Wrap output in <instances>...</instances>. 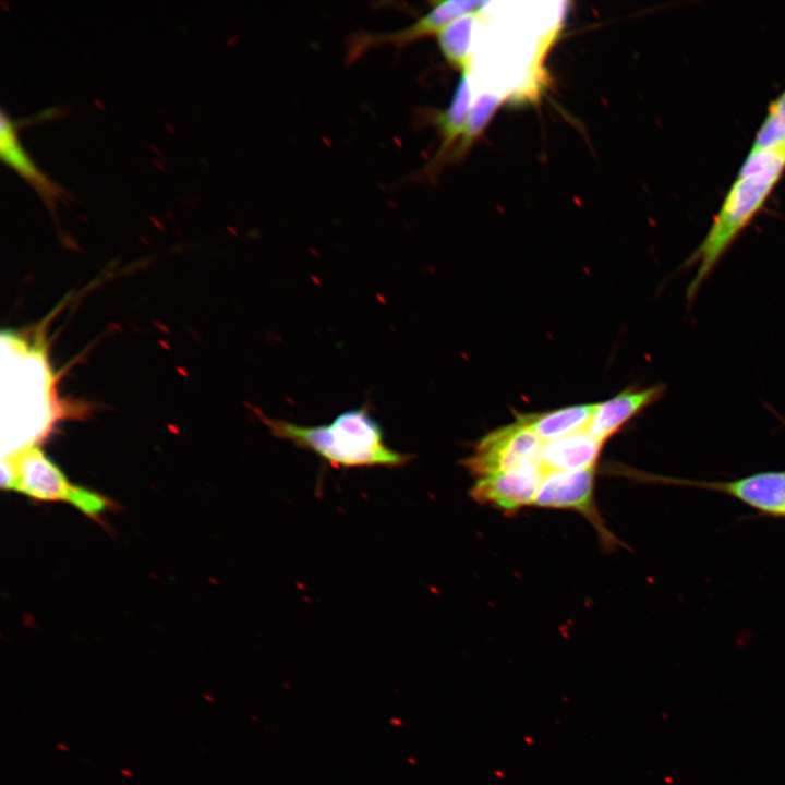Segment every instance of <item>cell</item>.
<instances>
[{
  "mask_svg": "<svg viewBox=\"0 0 785 785\" xmlns=\"http://www.w3.org/2000/svg\"><path fill=\"white\" fill-rule=\"evenodd\" d=\"M785 170V143L750 149L713 221L686 265H697L688 286L691 301L741 231L760 212Z\"/></svg>",
  "mask_w": 785,
  "mask_h": 785,
  "instance_id": "6da1fadb",
  "label": "cell"
},
{
  "mask_svg": "<svg viewBox=\"0 0 785 785\" xmlns=\"http://www.w3.org/2000/svg\"><path fill=\"white\" fill-rule=\"evenodd\" d=\"M1 420L2 447L12 457L34 447L53 414L51 374L41 350L3 333Z\"/></svg>",
  "mask_w": 785,
  "mask_h": 785,
  "instance_id": "7a4b0ae2",
  "label": "cell"
},
{
  "mask_svg": "<svg viewBox=\"0 0 785 785\" xmlns=\"http://www.w3.org/2000/svg\"><path fill=\"white\" fill-rule=\"evenodd\" d=\"M254 412L273 436L314 452L334 468H399L412 459L387 446L369 403L338 414L329 424L313 426L269 418L259 409Z\"/></svg>",
  "mask_w": 785,
  "mask_h": 785,
  "instance_id": "3957f363",
  "label": "cell"
},
{
  "mask_svg": "<svg viewBox=\"0 0 785 785\" xmlns=\"http://www.w3.org/2000/svg\"><path fill=\"white\" fill-rule=\"evenodd\" d=\"M2 487L38 502H63L98 520L111 508L105 496L72 484L37 446L2 460Z\"/></svg>",
  "mask_w": 785,
  "mask_h": 785,
  "instance_id": "277c9868",
  "label": "cell"
},
{
  "mask_svg": "<svg viewBox=\"0 0 785 785\" xmlns=\"http://www.w3.org/2000/svg\"><path fill=\"white\" fill-rule=\"evenodd\" d=\"M542 446V439L520 416L482 437L462 464L478 479L488 476L538 460Z\"/></svg>",
  "mask_w": 785,
  "mask_h": 785,
  "instance_id": "5b68a950",
  "label": "cell"
},
{
  "mask_svg": "<svg viewBox=\"0 0 785 785\" xmlns=\"http://www.w3.org/2000/svg\"><path fill=\"white\" fill-rule=\"evenodd\" d=\"M432 8L410 25L390 33L359 32L349 37L346 61L351 63L367 51L382 46L403 48L413 41L434 36L457 19L480 13L486 1H433Z\"/></svg>",
  "mask_w": 785,
  "mask_h": 785,
  "instance_id": "8992f818",
  "label": "cell"
},
{
  "mask_svg": "<svg viewBox=\"0 0 785 785\" xmlns=\"http://www.w3.org/2000/svg\"><path fill=\"white\" fill-rule=\"evenodd\" d=\"M595 469L575 471H545L533 506L573 510L584 516L595 528L604 544L617 543L608 530L594 503Z\"/></svg>",
  "mask_w": 785,
  "mask_h": 785,
  "instance_id": "52a82bcc",
  "label": "cell"
},
{
  "mask_svg": "<svg viewBox=\"0 0 785 785\" xmlns=\"http://www.w3.org/2000/svg\"><path fill=\"white\" fill-rule=\"evenodd\" d=\"M545 470L539 460L512 470L476 479L470 496L482 505H488L512 514L533 505Z\"/></svg>",
  "mask_w": 785,
  "mask_h": 785,
  "instance_id": "ba28073f",
  "label": "cell"
},
{
  "mask_svg": "<svg viewBox=\"0 0 785 785\" xmlns=\"http://www.w3.org/2000/svg\"><path fill=\"white\" fill-rule=\"evenodd\" d=\"M664 482L723 493L761 515L785 518V470L758 472L730 481L665 479Z\"/></svg>",
  "mask_w": 785,
  "mask_h": 785,
  "instance_id": "9c48e42d",
  "label": "cell"
},
{
  "mask_svg": "<svg viewBox=\"0 0 785 785\" xmlns=\"http://www.w3.org/2000/svg\"><path fill=\"white\" fill-rule=\"evenodd\" d=\"M0 155L1 159L14 169L41 197L50 210H55L58 200H65L67 192L39 170L21 145L17 136L24 121L13 120L2 109L0 116Z\"/></svg>",
  "mask_w": 785,
  "mask_h": 785,
  "instance_id": "30bf717a",
  "label": "cell"
},
{
  "mask_svg": "<svg viewBox=\"0 0 785 785\" xmlns=\"http://www.w3.org/2000/svg\"><path fill=\"white\" fill-rule=\"evenodd\" d=\"M664 386L655 385L644 389L626 390L602 403H596L587 432L594 439L604 443L628 421L655 402L663 394Z\"/></svg>",
  "mask_w": 785,
  "mask_h": 785,
  "instance_id": "8fae6325",
  "label": "cell"
},
{
  "mask_svg": "<svg viewBox=\"0 0 785 785\" xmlns=\"http://www.w3.org/2000/svg\"><path fill=\"white\" fill-rule=\"evenodd\" d=\"M469 75L470 72L460 74L450 102L445 109L430 113V122L435 125L442 142L434 158L421 172L422 176L430 177L436 172L445 156L456 145L463 132L471 108Z\"/></svg>",
  "mask_w": 785,
  "mask_h": 785,
  "instance_id": "7c38bea8",
  "label": "cell"
},
{
  "mask_svg": "<svg viewBox=\"0 0 785 785\" xmlns=\"http://www.w3.org/2000/svg\"><path fill=\"white\" fill-rule=\"evenodd\" d=\"M603 443L585 431L543 443L538 460L545 471H575L594 468Z\"/></svg>",
  "mask_w": 785,
  "mask_h": 785,
  "instance_id": "4fadbf2b",
  "label": "cell"
},
{
  "mask_svg": "<svg viewBox=\"0 0 785 785\" xmlns=\"http://www.w3.org/2000/svg\"><path fill=\"white\" fill-rule=\"evenodd\" d=\"M596 404H580L550 412L522 415L543 443L585 431Z\"/></svg>",
  "mask_w": 785,
  "mask_h": 785,
  "instance_id": "5bb4252c",
  "label": "cell"
},
{
  "mask_svg": "<svg viewBox=\"0 0 785 785\" xmlns=\"http://www.w3.org/2000/svg\"><path fill=\"white\" fill-rule=\"evenodd\" d=\"M478 15L468 14L457 19L435 37L447 64L460 74L471 72V35Z\"/></svg>",
  "mask_w": 785,
  "mask_h": 785,
  "instance_id": "9a60e30c",
  "label": "cell"
},
{
  "mask_svg": "<svg viewBox=\"0 0 785 785\" xmlns=\"http://www.w3.org/2000/svg\"><path fill=\"white\" fill-rule=\"evenodd\" d=\"M507 97L508 96L506 95L499 96L497 94L484 93L475 98L474 102L471 105L468 119L459 141L445 156L440 166L447 159L450 161L461 159L469 152L472 145L485 131L496 111L504 104Z\"/></svg>",
  "mask_w": 785,
  "mask_h": 785,
  "instance_id": "2e32d148",
  "label": "cell"
},
{
  "mask_svg": "<svg viewBox=\"0 0 785 785\" xmlns=\"http://www.w3.org/2000/svg\"><path fill=\"white\" fill-rule=\"evenodd\" d=\"M753 140L751 149L769 148L785 143V88L771 101Z\"/></svg>",
  "mask_w": 785,
  "mask_h": 785,
  "instance_id": "e0dca14e",
  "label": "cell"
}]
</instances>
